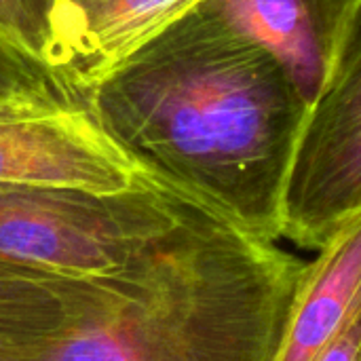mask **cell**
<instances>
[{
  "label": "cell",
  "instance_id": "obj_5",
  "mask_svg": "<svg viewBox=\"0 0 361 361\" xmlns=\"http://www.w3.org/2000/svg\"><path fill=\"white\" fill-rule=\"evenodd\" d=\"M146 171L106 133L82 93L0 104V188L121 192Z\"/></svg>",
  "mask_w": 361,
  "mask_h": 361
},
{
  "label": "cell",
  "instance_id": "obj_1",
  "mask_svg": "<svg viewBox=\"0 0 361 361\" xmlns=\"http://www.w3.org/2000/svg\"><path fill=\"white\" fill-rule=\"evenodd\" d=\"M80 93L146 173L281 239L311 106L262 47L195 6Z\"/></svg>",
  "mask_w": 361,
  "mask_h": 361
},
{
  "label": "cell",
  "instance_id": "obj_9",
  "mask_svg": "<svg viewBox=\"0 0 361 361\" xmlns=\"http://www.w3.org/2000/svg\"><path fill=\"white\" fill-rule=\"evenodd\" d=\"M74 281L0 262V361L61 330L70 315Z\"/></svg>",
  "mask_w": 361,
  "mask_h": 361
},
{
  "label": "cell",
  "instance_id": "obj_6",
  "mask_svg": "<svg viewBox=\"0 0 361 361\" xmlns=\"http://www.w3.org/2000/svg\"><path fill=\"white\" fill-rule=\"evenodd\" d=\"M197 8L273 55L309 106L361 23V0H201Z\"/></svg>",
  "mask_w": 361,
  "mask_h": 361
},
{
  "label": "cell",
  "instance_id": "obj_4",
  "mask_svg": "<svg viewBox=\"0 0 361 361\" xmlns=\"http://www.w3.org/2000/svg\"><path fill=\"white\" fill-rule=\"evenodd\" d=\"M361 214V23L311 106L283 199L281 239L319 250Z\"/></svg>",
  "mask_w": 361,
  "mask_h": 361
},
{
  "label": "cell",
  "instance_id": "obj_8",
  "mask_svg": "<svg viewBox=\"0 0 361 361\" xmlns=\"http://www.w3.org/2000/svg\"><path fill=\"white\" fill-rule=\"evenodd\" d=\"M361 319V214L307 262L275 361H317Z\"/></svg>",
  "mask_w": 361,
  "mask_h": 361
},
{
  "label": "cell",
  "instance_id": "obj_3",
  "mask_svg": "<svg viewBox=\"0 0 361 361\" xmlns=\"http://www.w3.org/2000/svg\"><path fill=\"white\" fill-rule=\"evenodd\" d=\"M180 205V188L146 173L121 192L0 188V262L34 273L89 279L118 271Z\"/></svg>",
  "mask_w": 361,
  "mask_h": 361
},
{
  "label": "cell",
  "instance_id": "obj_2",
  "mask_svg": "<svg viewBox=\"0 0 361 361\" xmlns=\"http://www.w3.org/2000/svg\"><path fill=\"white\" fill-rule=\"evenodd\" d=\"M305 269L180 188L165 231L76 279L61 330L6 361H275Z\"/></svg>",
  "mask_w": 361,
  "mask_h": 361
},
{
  "label": "cell",
  "instance_id": "obj_11",
  "mask_svg": "<svg viewBox=\"0 0 361 361\" xmlns=\"http://www.w3.org/2000/svg\"><path fill=\"white\" fill-rule=\"evenodd\" d=\"M55 6L57 0H0V32L49 66Z\"/></svg>",
  "mask_w": 361,
  "mask_h": 361
},
{
  "label": "cell",
  "instance_id": "obj_7",
  "mask_svg": "<svg viewBox=\"0 0 361 361\" xmlns=\"http://www.w3.org/2000/svg\"><path fill=\"white\" fill-rule=\"evenodd\" d=\"M201 0H57L49 66L82 91Z\"/></svg>",
  "mask_w": 361,
  "mask_h": 361
},
{
  "label": "cell",
  "instance_id": "obj_12",
  "mask_svg": "<svg viewBox=\"0 0 361 361\" xmlns=\"http://www.w3.org/2000/svg\"><path fill=\"white\" fill-rule=\"evenodd\" d=\"M317 361H361V319Z\"/></svg>",
  "mask_w": 361,
  "mask_h": 361
},
{
  "label": "cell",
  "instance_id": "obj_10",
  "mask_svg": "<svg viewBox=\"0 0 361 361\" xmlns=\"http://www.w3.org/2000/svg\"><path fill=\"white\" fill-rule=\"evenodd\" d=\"M78 93L47 63L32 57L0 32V104L25 97Z\"/></svg>",
  "mask_w": 361,
  "mask_h": 361
}]
</instances>
